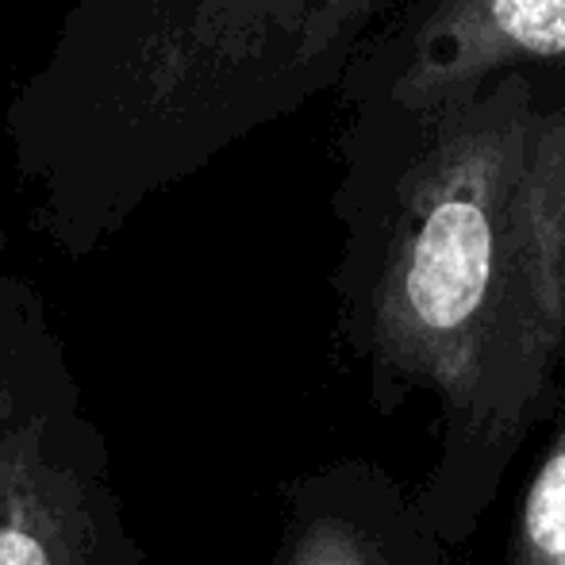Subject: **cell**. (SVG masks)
Segmentation results:
<instances>
[{"label":"cell","mask_w":565,"mask_h":565,"mask_svg":"<svg viewBox=\"0 0 565 565\" xmlns=\"http://www.w3.org/2000/svg\"><path fill=\"white\" fill-rule=\"evenodd\" d=\"M362 335L477 439H508L565 358V66L419 113H354Z\"/></svg>","instance_id":"cell-1"},{"label":"cell","mask_w":565,"mask_h":565,"mask_svg":"<svg viewBox=\"0 0 565 565\" xmlns=\"http://www.w3.org/2000/svg\"><path fill=\"white\" fill-rule=\"evenodd\" d=\"M0 565H139L105 435L23 328L0 331Z\"/></svg>","instance_id":"cell-2"},{"label":"cell","mask_w":565,"mask_h":565,"mask_svg":"<svg viewBox=\"0 0 565 565\" xmlns=\"http://www.w3.org/2000/svg\"><path fill=\"white\" fill-rule=\"evenodd\" d=\"M535 66H565V0H404L342 82L354 113H419Z\"/></svg>","instance_id":"cell-3"},{"label":"cell","mask_w":565,"mask_h":565,"mask_svg":"<svg viewBox=\"0 0 565 565\" xmlns=\"http://www.w3.org/2000/svg\"><path fill=\"white\" fill-rule=\"evenodd\" d=\"M515 565H565V427L523 497Z\"/></svg>","instance_id":"cell-4"},{"label":"cell","mask_w":565,"mask_h":565,"mask_svg":"<svg viewBox=\"0 0 565 565\" xmlns=\"http://www.w3.org/2000/svg\"><path fill=\"white\" fill-rule=\"evenodd\" d=\"M281 565H377V554L350 523L312 515L289 535Z\"/></svg>","instance_id":"cell-5"},{"label":"cell","mask_w":565,"mask_h":565,"mask_svg":"<svg viewBox=\"0 0 565 565\" xmlns=\"http://www.w3.org/2000/svg\"><path fill=\"white\" fill-rule=\"evenodd\" d=\"M305 4L320 43L328 46V54L339 66H347L354 46L377 28V15L385 8L396 12L404 0H305Z\"/></svg>","instance_id":"cell-6"}]
</instances>
